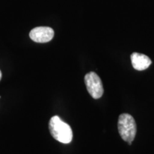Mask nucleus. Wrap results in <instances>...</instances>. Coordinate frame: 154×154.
Instances as JSON below:
<instances>
[{
	"label": "nucleus",
	"instance_id": "423d86ee",
	"mask_svg": "<svg viewBox=\"0 0 154 154\" xmlns=\"http://www.w3.org/2000/svg\"><path fill=\"white\" fill-rule=\"evenodd\" d=\"M2 72H1V71H0V80H1V79H2Z\"/></svg>",
	"mask_w": 154,
	"mask_h": 154
},
{
	"label": "nucleus",
	"instance_id": "39448f33",
	"mask_svg": "<svg viewBox=\"0 0 154 154\" xmlns=\"http://www.w3.org/2000/svg\"><path fill=\"white\" fill-rule=\"evenodd\" d=\"M131 60L133 67L138 71L145 70L151 64V59L148 56L137 52L133 53L131 55Z\"/></svg>",
	"mask_w": 154,
	"mask_h": 154
},
{
	"label": "nucleus",
	"instance_id": "f03ea898",
	"mask_svg": "<svg viewBox=\"0 0 154 154\" xmlns=\"http://www.w3.org/2000/svg\"><path fill=\"white\" fill-rule=\"evenodd\" d=\"M118 129L121 138L131 145L137 131L134 117L128 113L121 114L119 117Z\"/></svg>",
	"mask_w": 154,
	"mask_h": 154
},
{
	"label": "nucleus",
	"instance_id": "7ed1b4c3",
	"mask_svg": "<svg viewBox=\"0 0 154 154\" xmlns=\"http://www.w3.org/2000/svg\"><path fill=\"white\" fill-rule=\"evenodd\" d=\"M87 91L94 99H100L103 94V87L100 77L95 72H91L84 77Z\"/></svg>",
	"mask_w": 154,
	"mask_h": 154
},
{
	"label": "nucleus",
	"instance_id": "f257e3e1",
	"mask_svg": "<svg viewBox=\"0 0 154 154\" xmlns=\"http://www.w3.org/2000/svg\"><path fill=\"white\" fill-rule=\"evenodd\" d=\"M49 128L51 135L55 140L64 144L72 142L73 138L72 128L57 116H54L50 119Z\"/></svg>",
	"mask_w": 154,
	"mask_h": 154
},
{
	"label": "nucleus",
	"instance_id": "20e7f679",
	"mask_svg": "<svg viewBox=\"0 0 154 154\" xmlns=\"http://www.w3.org/2000/svg\"><path fill=\"white\" fill-rule=\"evenodd\" d=\"M54 36L53 29L48 26H38L31 30L29 37L37 43H47L52 39Z\"/></svg>",
	"mask_w": 154,
	"mask_h": 154
}]
</instances>
